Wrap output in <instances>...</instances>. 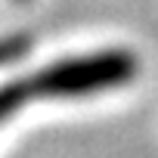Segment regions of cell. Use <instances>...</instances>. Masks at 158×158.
Returning <instances> with one entry per match:
<instances>
[{"label":"cell","instance_id":"cell-2","mask_svg":"<svg viewBox=\"0 0 158 158\" xmlns=\"http://www.w3.org/2000/svg\"><path fill=\"white\" fill-rule=\"evenodd\" d=\"M28 50V37L13 34V37H0V65H6L13 59H22Z\"/></svg>","mask_w":158,"mask_h":158},{"label":"cell","instance_id":"cell-1","mask_svg":"<svg viewBox=\"0 0 158 158\" xmlns=\"http://www.w3.org/2000/svg\"><path fill=\"white\" fill-rule=\"evenodd\" d=\"M136 71L139 62L130 50H102V53L59 59L53 65L37 68L28 77H19V81L0 87V124L40 99H77V96L118 90L133 81Z\"/></svg>","mask_w":158,"mask_h":158}]
</instances>
